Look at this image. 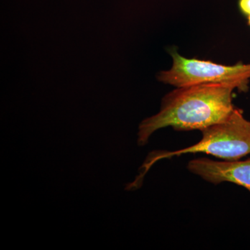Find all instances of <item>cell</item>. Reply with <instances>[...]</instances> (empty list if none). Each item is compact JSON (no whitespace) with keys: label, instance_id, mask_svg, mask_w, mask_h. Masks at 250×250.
<instances>
[{"label":"cell","instance_id":"1","mask_svg":"<svg viewBox=\"0 0 250 250\" xmlns=\"http://www.w3.org/2000/svg\"><path fill=\"white\" fill-rule=\"evenodd\" d=\"M230 83H207L179 87L166 95L160 111L141 122L138 145L144 146L157 130L170 126L175 131L202 130L225 121L236 106Z\"/></svg>","mask_w":250,"mask_h":250},{"label":"cell","instance_id":"2","mask_svg":"<svg viewBox=\"0 0 250 250\" xmlns=\"http://www.w3.org/2000/svg\"><path fill=\"white\" fill-rule=\"evenodd\" d=\"M200 131L202 139L191 146L175 151L151 152L140 167L139 176L129 184L130 187L135 190L139 188L149 169L163 159L203 153L223 161H234L250 155V121L245 117L241 108L235 107L225 121Z\"/></svg>","mask_w":250,"mask_h":250},{"label":"cell","instance_id":"3","mask_svg":"<svg viewBox=\"0 0 250 250\" xmlns=\"http://www.w3.org/2000/svg\"><path fill=\"white\" fill-rule=\"evenodd\" d=\"M170 54L172 67L158 74V80L162 83L176 88L207 83H230L239 92L246 93L249 90L250 62L227 65L210 61L186 58L175 48L170 49Z\"/></svg>","mask_w":250,"mask_h":250},{"label":"cell","instance_id":"4","mask_svg":"<svg viewBox=\"0 0 250 250\" xmlns=\"http://www.w3.org/2000/svg\"><path fill=\"white\" fill-rule=\"evenodd\" d=\"M187 168L208 183L218 185L229 182L250 192V157L234 161L197 158L188 163Z\"/></svg>","mask_w":250,"mask_h":250},{"label":"cell","instance_id":"5","mask_svg":"<svg viewBox=\"0 0 250 250\" xmlns=\"http://www.w3.org/2000/svg\"><path fill=\"white\" fill-rule=\"evenodd\" d=\"M238 7L240 13L245 17L250 16V0H238Z\"/></svg>","mask_w":250,"mask_h":250},{"label":"cell","instance_id":"6","mask_svg":"<svg viewBox=\"0 0 250 250\" xmlns=\"http://www.w3.org/2000/svg\"><path fill=\"white\" fill-rule=\"evenodd\" d=\"M247 22H248V27L250 28V16L247 17Z\"/></svg>","mask_w":250,"mask_h":250}]
</instances>
